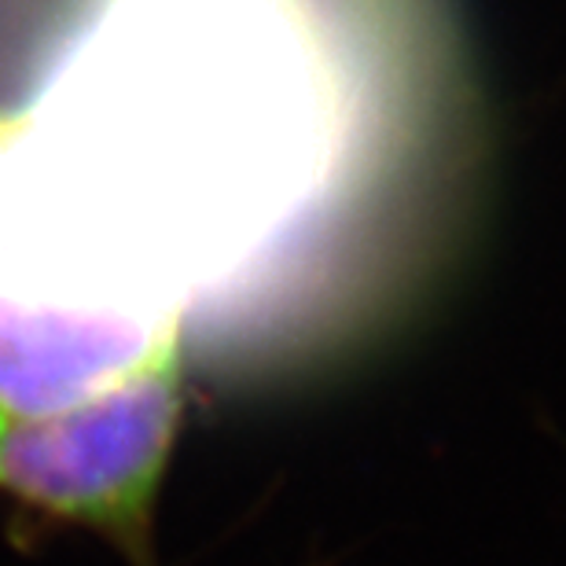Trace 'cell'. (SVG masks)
<instances>
[{
	"label": "cell",
	"instance_id": "2",
	"mask_svg": "<svg viewBox=\"0 0 566 566\" xmlns=\"http://www.w3.org/2000/svg\"><path fill=\"white\" fill-rule=\"evenodd\" d=\"M0 420H4V416H0Z\"/></svg>",
	"mask_w": 566,
	"mask_h": 566
},
{
	"label": "cell",
	"instance_id": "1",
	"mask_svg": "<svg viewBox=\"0 0 566 566\" xmlns=\"http://www.w3.org/2000/svg\"><path fill=\"white\" fill-rule=\"evenodd\" d=\"M177 338L88 398L0 420V490L147 556L158 485L177 441Z\"/></svg>",
	"mask_w": 566,
	"mask_h": 566
}]
</instances>
